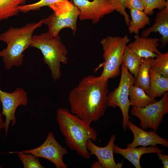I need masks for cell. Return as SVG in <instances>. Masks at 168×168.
I'll use <instances>...</instances> for the list:
<instances>
[{"label": "cell", "instance_id": "e0dca14e", "mask_svg": "<svg viewBox=\"0 0 168 168\" xmlns=\"http://www.w3.org/2000/svg\"><path fill=\"white\" fill-rule=\"evenodd\" d=\"M150 85L147 95L155 99L168 91V77H163L151 68L149 71Z\"/></svg>", "mask_w": 168, "mask_h": 168}, {"label": "cell", "instance_id": "ba28073f", "mask_svg": "<svg viewBox=\"0 0 168 168\" xmlns=\"http://www.w3.org/2000/svg\"><path fill=\"white\" fill-rule=\"evenodd\" d=\"M168 112V93L165 92L159 101L142 108L133 107L130 111L131 114L140 120L141 128H148L156 132L163 120V117Z\"/></svg>", "mask_w": 168, "mask_h": 168}, {"label": "cell", "instance_id": "d4e9b609", "mask_svg": "<svg viewBox=\"0 0 168 168\" xmlns=\"http://www.w3.org/2000/svg\"><path fill=\"white\" fill-rule=\"evenodd\" d=\"M64 0H40L35 3L20 5L19 6L18 9L20 12L26 13L31 11L39 10L42 7L49 6Z\"/></svg>", "mask_w": 168, "mask_h": 168}, {"label": "cell", "instance_id": "f546056e", "mask_svg": "<svg viewBox=\"0 0 168 168\" xmlns=\"http://www.w3.org/2000/svg\"><path fill=\"white\" fill-rule=\"evenodd\" d=\"M91 168H104V167L98 161H96L93 163L91 166Z\"/></svg>", "mask_w": 168, "mask_h": 168}, {"label": "cell", "instance_id": "277c9868", "mask_svg": "<svg viewBox=\"0 0 168 168\" xmlns=\"http://www.w3.org/2000/svg\"><path fill=\"white\" fill-rule=\"evenodd\" d=\"M30 47L41 51L43 61L49 68L53 79L54 82L59 79L62 75L61 63L66 65L68 63V50L60 37L53 36L48 31L33 35Z\"/></svg>", "mask_w": 168, "mask_h": 168}, {"label": "cell", "instance_id": "7c38bea8", "mask_svg": "<svg viewBox=\"0 0 168 168\" xmlns=\"http://www.w3.org/2000/svg\"><path fill=\"white\" fill-rule=\"evenodd\" d=\"M116 138L115 134L111 135L108 144L105 147H99L89 140L86 143V147L91 155H94L98 161L105 168H121L123 162L116 163L114 161L113 154L114 142Z\"/></svg>", "mask_w": 168, "mask_h": 168}, {"label": "cell", "instance_id": "5b68a950", "mask_svg": "<svg viewBox=\"0 0 168 168\" xmlns=\"http://www.w3.org/2000/svg\"><path fill=\"white\" fill-rule=\"evenodd\" d=\"M130 41L128 35L108 36L100 41L104 62L100 64L102 72L99 77L105 80L114 78L120 73V68L127 44Z\"/></svg>", "mask_w": 168, "mask_h": 168}, {"label": "cell", "instance_id": "5bb4252c", "mask_svg": "<svg viewBox=\"0 0 168 168\" xmlns=\"http://www.w3.org/2000/svg\"><path fill=\"white\" fill-rule=\"evenodd\" d=\"M135 40L127 47L142 58H156L161 52L157 47L160 40L157 38H144L138 34L134 36Z\"/></svg>", "mask_w": 168, "mask_h": 168}, {"label": "cell", "instance_id": "603a6c76", "mask_svg": "<svg viewBox=\"0 0 168 168\" xmlns=\"http://www.w3.org/2000/svg\"><path fill=\"white\" fill-rule=\"evenodd\" d=\"M163 77H168V52L161 53L154 59L151 67Z\"/></svg>", "mask_w": 168, "mask_h": 168}, {"label": "cell", "instance_id": "44dd1931", "mask_svg": "<svg viewBox=\"0 0 168 168\" xmlns=\"http://www.w3.org/2000/svg\"><path fill=\"white\" fill-rule=\"evenodd\" d=\"M143 58L139 57L126 46L123 56V63L129 72L136 79Z\"/></svg>", "mask_w": 168, "mask_h": 168}, {"label": "cell", "instance_id": "83f0119b", "mask_svg": "<svg viewBox=\"0 0 168 168\" xmlns=\"http://www.w3.org/2000/svg\"><path fill=\"white\" fill-rule=\"evenodd\" d=\"M125 8L143 11L144 4L143 0H127L125 5Z\"/></svg>", "mask_w": 168, "mask_h": 168}, {"label": "cell", "instance_id": "f1b7e54d", "mask_svg": "<svg viewBox=\"0 0 168 168\" xmlns=\"http://www.w3.org/2000/svg\"><path fill=\"white\" fill-rule=\"evenodd\" d=\"M159 159L161 160L163 164V168H168V155L163 154L162 152L156 153Z\"/></svg>", "mask_w": 168, "mask_h": 168}, {"label": "cell", "instance_id": "2e32d148", "mask_svg": "<svg viewBox=\"0 0 168 168\" xmlns=\"http://www.w3.org/2000/svg\"><path fill=\"white\" fill-rule=\"evenodd\" d=\"M164 150H161L157 147H143L139 148L128 147L125 149L119 147L116 145L114 147V152L122 155L126 159L130 162L136 168H141L140 159L142 156L146 153L164 152Z\"/></svg>", "mask_w": 168, "mask_h": 168}, {"label": "cell", "instance_id": "30bf717a", "mask_svg": "<svg viewBox=\"0 0 168 168\" xmlns=\"http://www.w3.org/2000/svg\"><path fill=\"white\" fill-rule=\"evenodd\" d=\"M21 152L47 159L53 163L56 168H68L63 157L68 153V151L58 142L51 132L48 134L45 140L40 146Z\"/></svg>", "mask_w": 168, "mask_h": 168}, {"label": "cell", "instance_id": "8fae6325", "mask_svg": "<svg viewBox=\"0 0 168 168\" xmlns=\"http://www.w3.org/2000/svg\"><path fill=\"white\" fill-rule=\"evenodd\" d=\"M73 3L80 11V20H91L95 24L105 15L115 10L109 0H72Z\"/></svg>", "mask_w": 168, "mask_h": 168}, {"label": "cell", "instance_id": "52a82bcc", "mask_svg": "<svg viewBox=\"0 0 168 168\" xmlns=\"http://www.w3.org/2000/svg\"><path fill=\"white\" fill-rule=\"evenodd\" d=\"M121 76L118 86L107 95L108 106L119 107L123 115L122 126L124 131L128 128L130 119L129 110L130 103L129 99L128 90L130 84L135 83L136 78L129 72L124 64L122 63Z\"/></svg>", "mask_w": 168, "mask_h": 168}, {"label": "cell", "instance_id": "3957f363", "mask_svg": "<svg viewBox=\"0 0 168 168\" xmlns=\"http://www.w3.org/2000/svg\"><path fill=\"white\" fill-rule=\"evenodd\" d=\"M43 24V20L28 23L19 28L10 27L0 34V40L6 43L7 47L0 51L5 68L21 66L23 63L24 51L30 47L33 33Z\"/></svg>", "mask_w": 168, "mask_h": 168}, {"label": "cell", "instance_id": "ffe728a7", "mask_svg": "<svg viewBox=\"0 0 168 168\" xmlns=\"http://www.w3.org/2000/svg\"><path fill=\"white\" fill-rule=\"evenodd\" d=\"M131 20L128 29L130 33L138 34L139 30L150 24V18L143 11L134 9H130Z\"/></svg>", "mask_w": 168, "mask_h": 168}, {"label": "cell", "instance_id": "4fadbf2b", "mask_svg": "<svg viewBox=\"0 0 168 168\" xmlns=\"http://www.w3.org/2000/svg\"><path fill=\"white\" fill-rule=\"evenodd\" d=\"M128 128L133 133V139L131 143L127 145V148L135 147L140 146H155L157 144L168 147V139L159 136L153 130L145 131L129 120L128 124Z\"/></svg>", "mask_w": 168, "mask_h": 168}, {"label": "cell", "instance_id": "4dcf8cb0", "mask_svg": "<svg viewBox=\"0 0 168 168\" xmlns=\"http://www.w3.org/2000/svg\"><path fill=\"white\" fill-rule=\"evenodd\" d=\"M2 116V114L0 113V133L1 132V129L2 128V124L3 123Z\"/></svg>", "mask_w": 168, "mask_h": 168}, {"label": "cell", "instance_id": "484cf974", "mask_svg": "<svg viewBox=\"0 0 168 168\" xmlns=\"http://www.w3.org/2000/svg\"><path fill=\"white\" fill-rule=\"evenodd\" d=\"M144 8V12L147 15H152L154 10L158 9L162 10L165 7L168 3V0H143Z\"/></svg>", "mask_w": 168, "mask_h": 168}, {"label": "cell", "instance_id": "9c48e42d", "mask_svg": "<svg viewBox=\"0 0 168 168\" xmlns=\"http://www.w3.org/2000/svg\"><path fill=\"white\" fill-rule=\"evenodd\" d=\"M1 76L0 74V84ZM0 102L2 107V114L5 119L2 124V128L7 136L10 124L14 126L16 122L15 116L17 108L20 105L26 106L28 102L26 92L22 88L17 87L13 92H8L2 91L0 84Z\"/></svg>", "mask_w": 168, "mask_h": 168}, {"label": "cell", "instance_id": "6da1fadb", "mask_svg": "<svg viewBox=\"0 0 168 168\" xmlns=\"http://www.w3.org/2000/svg\"><path fill=\"white\" fill-rule=\"evenodd\" d=\"M108 80L99 76L84 77L68 96L70 112L91 124L103 116L107 105Z\"/></svg>", "mask_w": 168, "mask_h": 168}, {"label": "cell", "instance_id": "7a4b0ae2", "mask_svg": "<svg viewBox=\"0 0 168 168\" xmlns=\"http://www.w3.org/2000/svg\"><path fill=\"white\" fill-rule=\"evenodd\" d=\"M56 119L68 148L76 152L77 155L89 159L91 154L87 149L86 143L89 139L97 140L96 130L67 109H58Z\"/></svg>", "mask_w": 168, "mask_h": 168}, {"label": "cell", "instance_id": "cb8c5ba5", "mask_svg": "<svg viewBox=\"0 0 168 168\" xmlns=\"http://www.w3.org/2000/svg\"><path fill=\"white\" fill-rule=\"evenodd\" d=\"M11 153L17 154L24 168H44L37 157L30 153H23L21 152H11Z\"/></svg>", "mask_w": 168, "mask_h": 168}, {"label": "cell", "instance_id": "1f68e13d", "mask_svg": "<svg viewBox=\"0 0 168 168\" xmlns=\"http://www.w3.org/2000/svg\"><path fill=\"white\" fill-rule=\"evenodd\" d=\"M2 168V166L0 165V168Z\"/></svg>", "mask_w": 168, "mask_h": 168}, {"label": "cell", "instance_id": "8992f818", "mask_svg": "<svg viewBox=\"0 0 168 168\" xmlns=\"http://www.w3.org/2000/svg\"><path fill=\"white\" fill-rule=\"evenodd\" d=\"M54 12L43 19V23L48 28L52 35H59L60 31L65 28L70 29L75 35L77 30V21L80 11L71 1L64 0L49 6Z\"/></svg>", "mask_w": 168, "mask_h": 168}, {"label": "cell", "instance_id": "ac0fdd59", "mask_svg": "<svg viewBox=\"0 0 168 168\" xmlns=\"http://www.w3.org/2000/svg\"><path fill=\"white\" fill-rule=\"evenodd\" d=\"M128 96L130 106L137 108H143L157 101L149 97L142 89L135 86L134 83L129 86Z\"/></svg>", "mask_w": 168, "mask_h": 168}, {"label": "cell", "instance_id": "4316f807", "mask_svg": "<svg viewBox=\"0 0 168 168\" xmlns=\"http://www.w3.org/2000/svg\"><path fill=\"white\" fill-rule=\"evenodd\" d=\"M127 0H109L110 3L115 8V10L123 16L126 25L128 26L130 17L125 10V5Z\"/></svg>", "mask_w": 168, "mask_h": 168}, {"label": "cell", "instance_id": "7402d4cb", "mask_svg": "<svg viewBox=\"0 0 168 168\" xmlns=\"http://www.w3.org/2000/svg\"><path fill=\"white\" fill-rule=\"evenodd\" d=\"M27 0H0V21L17 15L18 7Z\"/></svg>", "mask_w": 168, "mask_h": 168}, {"label": "cell", "instance_id": "9a60e30c", "mask_svg": "<svg viewBox=\"0 0 168 168\" xmlns=\"http://www.w3.org/2000/svg\"><path fill=\"white\" fill-rule=\"evenodd\" d=\"M160 10L156 14L154 23L143 31L141 37L147 38L151 33L158 32L161 36L160 39L161 47L163 48L168 42V3Z\"/></svg>", "mask_w": 168, "mask_h": 168}, {"label": "cell", "instance_id": "d6986e66", "mask_svg": "<svg viewBox=\"0 0 168 168\" xmlns=\"http://www.w3.org/2000/svg\"><path fill=\"white\" fill-rule=\"evenodd\" d=\"M154 58H143L139 68L134 85L142 89L146 93H148L150 85L149 71Z\"/></svg>", "mask_w": 168, "mask_h": 168}]
</instances>
